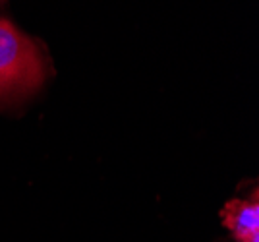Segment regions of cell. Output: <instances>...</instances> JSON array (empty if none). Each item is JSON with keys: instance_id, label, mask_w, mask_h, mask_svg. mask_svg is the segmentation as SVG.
I'll list each match as a JSON object with an SVG mask.
<instances>
[{"instance_id": "obj_2", "label": "cell", "mask_w": 259, "mask_h": 242, "mask_svg": "<svg viewBox=\"0 0 259 242\" xmlns=\"http://www.w3.org/2000/svg\"><path fill=\"white\" fill-rule=\"evenodd\" d=\"M223 223L238 242H259L257 192L249 199H230L221 211Z\"/></svg>"}, {"instance_id": "obj_1", "label": "cell", "mask_w": 259, "mask_h": 242, "mask_svg": "<svg viewBox=\"0 0 259 242\" xmlns=\"http://www.w3.org/2000/svg\"><path fill=\"white\" fill-rule=\"evenodd\" d=\"M43 74V60L35 43L0 18V93L37 88Z\"/></svg>"}]
</instances>
